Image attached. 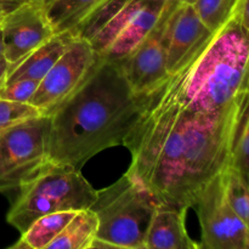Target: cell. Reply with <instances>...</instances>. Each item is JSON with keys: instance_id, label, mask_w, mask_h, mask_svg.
Here are the masks:
<instances>
[{"instance_id": "cell-1", "label": "cell", "mask_w": 249, "mask_h": 249, "mask_svg": "<svg viewBox=\"0 0 249 249\" xmlns=\"http://www.w3.org/2000/svg\"><path fill=\"white\" fill-rule=\"evenodd\" d=\"M140 95L139 116L122 143L131 155L126 173L160 206L187 212L203 185L231 164L248 94L212 113L184 108L156 88Z\"/></svg>"}, {"instance_id": "cell-2", "label": "cell", "mask_w": 249, "mask_h": 249, "mask_svg": "<svg viewBox=\"0 0 249 249\" xmlns=\"http://www.w3.org/2000/svg\"><path fill=\"white\" fill-rule=\"evenodd\" d=\"M140 97L121 66L100 61L82 87L49 116L48 162L80 169L101 151L122 145L139 116Z\"/></svg>"}, {"instance_id": "cell-3", "label": "cell", "mask_w": 249, "mask_h": 249, "mask_svg": "<svg viewBox=\"0 0 249 249\" xmlns=\"http://www.w3.org/2000/svg\"><path fill=\"white\" fill-rule=\"evenodd\" d=\"M155 87L190 111L212 113L225 108L249 94V31L231 12L180 70Z\"/></svg>"}, {"instance_id": "cell-4", "label": "cell", "mask_w": 249, "mask_h": 249, "mask_svg": "<svg viewBox=\"0 0 249 249\" xmlns=\"http://www.w3.org/2000/svg\"><path fill=\"white\" fill-rule=\"evenodd\" d=\"M6 221L19 233L40 216L53 212L80 211L92 206L97 191L79 169L46 162L18 186Z\"/></svg>"}, {"instance_id": "cell-5", "label": "cell", "mask_w": 249, "mask_h": 249, "mask_svg": "<svg viewBox=\"0 0 249 249\" xmlns=\"http://www.w3.org/2000/svg\"><path fill=\"white\" fill-rule=\"evenodd\" d=\"M160 206L142 182L125 173L97 191L90 207L99 219L97 238L111 243L113 249H145L148 226Z\"/></svg>"}, {"instance_id": "cell-6", "label": "cell", "mask_w": 249, "mask_h": 249, "mask_svg": "<svg viewBox=\"0 0 249 249\" xmlns=\"http://www.w3.org/2000/svg\"><path fill=\"white\" fill-rule=\"evenodd\" d=\"M167 2L130 0L89 39L95 53L102 60L121 65L160 21Z\"/></svg>"}, {"instance_id": "cell-7", "label": "cell", "mask_w": 249, "mask_h": 249, "mask_svg": "<svg viewBox=\"0 0 249 249\" xmlns=\"http://www.w3.org/2000/svg\"><path fill=\"white\" fill-rule=\"evenodd\" d=\"M50 117L0 131V192L18 187L48 162Z\"/></svg>"}, {"instance_id": "cell-8", "label": "cell", "mask_w": 249, "mask_h": 249, "mask_svg": "<svg viewBox=\"0 0 249 249\" xmlns=\"http://www.w3.org/2000/svg\"><path fill=\"white\" fill-rule=\"evenodd\" d=\"M194 207L201 225L199 248H249V229L226 198L221 173L203 185Z\"/></svg>"}, {"instance_id": "cell-9", "label": "cell", "mask_w": 249, "mask_h": 249, "mask_svg": "<svg viewBox=\"0 0 249 249\" xmlns=\"http://www.w3.org/2000/svg\"><path fill=\"white\" fill-rule=\"evenodd\" d=\"M101 60L89 40L75 38L40 80L29 104L44 116H51L82 87Z\"/></svg>"}, {"instance_id": "cell-10", "label": "cell", "mask_w": 249, "mask_h": 249, "mask_svg": "<svg viewBox=\"0 0 249 249\" xmlns=\"http://www.w3.org/2000/svg\"><path fill=\"white\" fill-rule=\"evenodd\" d=\"M0 28L4 57L10 70L55 36L44 6L33 0L7 12Z\"/></svg>"}, {"instance_id": "cell-11", "label": "cell", "mask_w": 249, "mask_h": 249, "mask_svg": "<svg viewBox=\"0 0 249 249\" xmlns=\"http://www.w3.org/2000/svg\"><path fill=\"white\" fill-rule=\"evenodd\" d=\"M178 2V0H168L165 10L152 31L119 65L135 94L147 91L168 77L165 28L168 17Z\"/></svg>"}, {"instance_id": "cell-12", "label": "cell", "mask_w": 249, "mask_h": 249, "mask_svg": "<svg viewBox=\"0 0 249 249\" xmlns=\"http://www.w3.org/2000/svg\"><path fill=\"white\" fill-rule=\"evenodd\" d=\"M213 34L201 21L194 5L178 2L168 17L165 28L168 74L180 70Z\"/></svg>"}, {"instance_id": "cell-13", "label": "cell", "mask_w": 249, "mask_h": 249, "mask_svg": "<svg viewBox=\"0 0 249 249\" xmlns=\"http://www.w3.org/2000/svg\"><path fill=\"white\" fill-rule=\"evenodd\" d=\"M186 212L160 206L153 214L145 238V249H198L185 225Z\"/></svg>"}, {"instance_id": "cell-14", "label": "cell", "mask_w": 249, "mask_h": 249, "mask_svg": "<svg viewBox=\"0 0 249 249\" xmlns=\"http://www.w3.org/2000/svg\"><path fill=\"white\" fill-rule=\"evenodd\" d=\"M77 36L71 31L57 33L51 36L48 41L39 46L38 49L29 53L27 57L19 61L16 66L10 70L7 74V82L19 79V78H31V79L41 80L49 71L53 68L56 61L63 55L71 44Z\"/></svg>"}, {"instance_id": "cell-15", "label": "cell", "mask_w": 249, "mask_h": 249, "mask_svg": "<svg viewBox=\"0 0 249 249\" xmlns=\"http://www.w3.org/2000/svg\"><path fill=\"white\" fill-rule=\"evenodd\" d=\"M97 230L96 213L91 208L80 209L46 249H91Z\"/></svg>"}, {"instance_id": "cell-16", "label": "cell", "mask_w": 249, "mask_h": 249, "mask_svg": "<svg viewBox=\"0 0 249 249\" xmlns=\"http://www.w3.org/2000/svg\"><path fill=\"white\" fill-rule=\"evenodd\" d=\"M78 211H60L45 214L34 220L11 248L46 249L53 238L65 229Z\"/></svg>"}, {"instance_id": "cell-17", "label": "cell", "mask_w": 249, "mask_h": 249, "mask_svg": "<svg viewBox=\"0 0 249 249\" xmlns=\"http://www.w3.org/2000/svg\"><path fill=\"white\" fill-rule=\"evenodd\" d=\"M96 0H50L44 5L55 34L72 31Z\"/></svg>"}, {"instance_id": "cell-18", "label": "cell", "mask_w": 249, "mask_h": 249, "mask_svg": "<svg viewBox=\"0 0 249 249\" xmlns=\"http://www.w3.org/2000/svg\"><path fill=\"white\" fill-rule=\"evenodd\" d=\"M129 1L130 0H96L71 32L78 38L89 40L117 11Z\"/></svg>"}, {"instance_id": "cell-19", "label": "cell", "mask_w": 249, "mask_h": 249, "mask_svg": "<svg viewBox=\"0 0 249 249\" xmlns=\"http://www.w3.org/2000/svg\"><path fill=\"white\" fill-rule=\"evenodd\" d=\"M225 196L231 208L249 229V184L232 165L221 172Z\"/></svg>"}, {"instance_id": "cell-20", "label": "cell", "mask_w": 249, "mask_h": 249, "mask_svg": "<svg viewBox=\"0 0 249 249\" xmlns=\"http://www.w3.org/2000/svg\"><path fill=\"white\" fill-rule=\"evenodd\" d=\"M230 165L236 168L249 182V94L236 133Z\"/></svg>"}, {"instance_id": "cell-21", "label": "cell", "mask_w": 249, "mask_h": 249, "mask_svg": "<svg viewBox=\"0 0 249 249\" xmlns=\"http://www.w3.org/2000/svg\"><path fill=\"white\" fill-rule=\"evenodd\" d=\"M192 5L201 21L216 32L231 15L233 0H195Z\"/></svg>"}, {"instance_id": "cell-22", "label": "cell", "mask_w": 249, "mask_h": 249, "mask_svg": "<svg viewBox=\"0 0 249 249\" xmlns=\"http://www.w3.org/2000/svg\"><path fill=\"white\" fill-rule=\"evenodd\" d=\"M41 116L40 109L33 105L0 99V131Z\"/></svg>"}, {"instance_id": "cell-23", "label": "cell", "mask_w": 249, "mask_h": 249, "mask_svg": "<svg viewBox=\"0 0 249 249\" xmlns=\"http://www.w3.org/2000/svg\"><path fill=\"white\" fill-rule=\"evenodd\" d=\"M39 83L40 80L31 78H19L5 83V85L0 88V99L29 104L32 96L38 89Z\"/></svg>"}, {"instance_id": "cell-24", "label": "cell", "mask_w": 249, "mask_h": 249, "mask_svg": "<svg viewBox=\"0 0 249 249\" xmlns=\"http://www.w3.org/2000/svg\"><path fill=\"white\" fill-rule=\"evenodd\" d=\"M231 12L237 17L240 23L249 31V0H233Z\"/></svg>"}, {"instance_id": "cell-25", "label": "cell", "mask_w": 249, "mask_h": 249, "mask_svg": "<svg viewBox=\"0 0 249 249\" xmlns=\"http://www.w3.org/2000/svg\"><path fill=\"white\" fill-rule=\"evenodd\" d=\"M10 71V63L5 60V57L0 58V88L5 85L7 79V74Z\"/></svg>"}, {"instance_id": "cell-26", "label": "cell", "mask_w": 249, "mask_h": 249, "mask_svg": "<svg viewBox=\"0 0 249 249\" xmlns=\"http://www.w3.org/2000/svg\"><path fill=\"white\" fill-rule=\"evenodd\" d=\"M27 1H29V0H0V4L4 5L9 11H11L12 9H15V7H17L18 5L23 4V2H27Z\"/></svg>"}, {"instance_id": "cell-27", "label": "cell", "mask_w": 249, "mask_h": 249, "mask_svg": "<svg viewBox=\"0 0 249 249\" xmlns=\"http://www.w3.org/2000/svg\"><path fill=\"white\" fill-rule=\"evenodd\" d=\"M7 12H9V10H7L6 7L4 6V5H1V4H0V24H1L2 19H4L5 15H6Z\"/></svg>"}, {"instance_id": "cell-28", "label": "cell", "mask_w": 249, "mask_h": 249, "mask_svg": "<svg viewBox=\"0 0 249 249\" xmlns=\"http://www.w3.org/2000/svg\"><path fill=\"white\" fill-rule=\"evenodd\" d=\"M4 57V48H2V36H1V28H0V58Z\"/></svg>"}, {"instance_id": "cell-29", "label": "cell", "mask_w": 249, "mask_h": 249, "mask_svg": "<svg viewBox=\"0 0 249 249\" xmlns=\"http://www.w3.org/2000/svg\"><path fill=\"white\" fill-rule=\"evenodd\" d=\"M33 1H36V2H39V4H41L44 6V5H46L48 4L49 1H50V0H33Z\"/></svg>"}, {"instance_id": "cell-30", "label": "cell", "mask_w": 249, "mask_h": 249, "mask_svg": "<svg viewBox=\"0 0 249 249\" xmlns=\"http://www.w3.org/2000/svg\"><path fill=\"white\" fill-rule=\"evenodd\" d=\"M195 1V0H192V2H194Z\"/></svg>"}, {"instance_id": "cell-31", "label": "cell", "mask_w": 249, "mask_h": 249, "mask_svg": "<svg viewBox=\"0 0 249 249\" xmlns=\"http://www.w3.org/2000/svg\"><path fill=\"white\" fill-rule=\"evenodd\" d=\"M248 184H249V182H248Z\"/></svg>"}, {"instance_id": "cell-32", "label": "cell", "mask_w": 249, "mask_h": 249, "mask_svg": "<svg viewBox=\"0 0 249 249\" xmlns=\"http://www.w3.org/2000/svg\"><path fill=\"white\" fill-rule=\"evenodd\" d=\"M248 249H249V248H248Z\"/></svg>"}]
</instances>
